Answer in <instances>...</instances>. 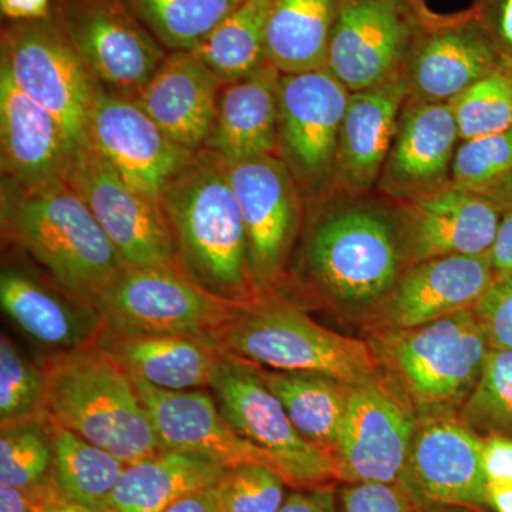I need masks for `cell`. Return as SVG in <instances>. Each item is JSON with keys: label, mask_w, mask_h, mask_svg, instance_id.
Returning a JSON list of instances; mask_svg holds the SVG:
<instances>
[{"label": "cell", "mask_w": 512, "mask_h": 512, "mask_svg": "<svg viewBox=\"0 0 512 512\" xmlns=\"http://www.w3.org/2000/svg\"><path fill=\"white\" fill-rule=\"evenodd\" d=\"M57 23L104 89L134 96L164 62V46L124 0H63Z\"/></svg>", "instance_id": "cell-12"}, {"label": "cell", "mask_w": 512, "mask_h": 512, "mask_svg": "<svg viewBox=\"0 0 512 512\" xmlns=\"http://www.w3.org/2000/svg\"><path fill=\"white\" fill-rule=\"evenodd\" d=\"M488 505L494 512H512V483L488 484Z\"/></svg>", "instance_id": "cell-51"}, {"label": "cell", "mask_w": 512, "mask_h": 512, "mask_svg": "<svg viewBox=\"0 0 512 512\" xmlns=\"http://www.w3.org/2000/svg\"><path fill=\"white\" fill-rule=\"evenodd\" d=\"M222 84L194 52H173L133 100L175 144L195 154L210 134Z\"/></svg>", "instance_id": "cell-24"}, {"label": "cell", "mask_w": 512, "mask_h": 512, "mask_svg": "<svg viewBox=\"0 0 512 512\" xmlns=\"http://www.w3.org/2000/svg\"><path fill=\"white\" fill-rule=\"evenodd\" d=\"M47 419L133 464L163 450L131 376L97 343L42 362Z\"/></svg>", "instance_id": "cell-2"}, {"label": "cell", "mask_w": 512, "mask_h": 512, "mask_svg": "<svg viewBox=\"0 0 512 512\" xmlns=\"http://www.w3.org/2000/svg\"><path fill=\"white\" fill-rule=\"evenodd\" d=\"M225 352L281 372L319 373L360 386L377 377V357L363 340L323 328L301 309L258 296L215 333Z\"/></svg>", "instance_id": "cell-4"}, {"label": "cell", "mask_w": 512, "mask_h": 512, "mask_svg": "<svg viewBox=\"0 0 512 512\" xmlns=\"http://www.w3.org/2000/svg\"><path fill=\"white\" fill-rule=\"evenodd\" d=\"M278 512H336L335 493L326 485L305 488L285 498Z\"/></svg>", "instance_id": "cell-46"}, {"label": "cell", "mask_w": 512, "mask_h": 512, "mask_svg": "<svg viewBox=\"0 0 512 512\" xmlns=\"http://www.w3.org/2000/svg\"><path fill=\"white\" fill-rule=\"evenodd\" d=\"M2 228L64 291L87 305L93 306L124 268L92 211L67 181L39 190L3 181Z\"/></svg>", "instance_id": "cell-3"}, {"label": "cell", "mask_w": 512, "mask_h": 512, "mask_svg": "<svg viewBox=\"0 0 512 512\" xmlns=\"http://www.w3.org/2000/svg\"><path fill=\"white\" fill-rule=\"evenodd\" d=\"M413 29L396 0H339L326 69L350 93L402 74Z\"/></svg>", "instance_id": "cell-16"}, {"label": "cell", "mask_w": 512, "mask_h": 512, "mask_svg": "<svg viewBox=\"0 0 512 512\" xmlns=\"http://www.w3.org/2000/svg\"><path fill=\"white\" fill-rule=\"evenodd\" d=\"M349 96V90L326 67L281 76L279 157L301 195L316 197L333 188Z\"/></svg>", "instance_id": "cell-11"}, {"label": "cell", "mask_w": 512, "mask_h": 512, "mask_svg": "<svg viewBox=\"0 0 512 512\" xmlns=\"http://www.w3.org/2000/svg\"><path fill=\"white\" fill-rule=\"evenodd\" d=\"M281 76L268 62L248 76L222 84L205 150L227 165L279 156Z\"/></svg>", "instance_id": "cell-26"}, {"label": "cell", "mask_w": 512, "mask_h": 512, "mask_svg": "<svg viewBox=\"0 0 512 512\" xmlns=\"http://www.w3.org/2000/svg\"><path fill=\"white\" fill-rule=\"evenodd\" d=\"M52 512H101L99 510H93V508L83 507V505L62 503L53 508Z\"/></svg>", "instance_id": "cell-52"}, {"label": "cell", "mask_w": 512, "mask_h": 512, "mask_svg": "<svg viewBox=\"0 0 512 512\" xmlns=\"http://www.w3.org/2000/svg\"><path fill=\"white\" fill-rule=\"evenodd\" d=\"M86 140L128 184L156 201L194 156L175 144L136 101L103 86L90 107Z\"/></svg>", "instance_id": "cell-15"}, {"label": "cell", "mask_w": 512, "mask_h": 512, "mask_svg": "<svg viewBox=\"0 0 512 512\" xmlns=\"http://www.w3.org/2000/svg\"><path fill=\"white\" fill-rule=\"evenodd\" d=\"M227 471L200 454L161 450L124 468L101 512H164L181 498L220 484Z\"/></svg>", "instance_id": "cell-29"}, {"label": "cell", "mask_w": 512, "mask_h": 512, "mask_svg": "<svg viewBox=\"0 0 512 512\" xmlns=\"http://www.w3.org/2000/svg\"><path fill=\"white\" fill-rule=\"evenodd\" d=\"M53 447L50 421H30L2 427L0 484L33 487L52 474Z\"/></svg>", "instance_id": "cell-38"}, {"label": "cell", "mask_w": 512, "mask_h": 512, "mask_svg": "<svg viewBox=\"0 0 512 512\" xmlns=\"http://www.w3.org/2000/svg\"><path fill=\"white\" fill-rule=\"evenodd\" d=\"M407 99L402 74L373 89L350 93L340 128L333 190L359 195L379 183Z\"/></svg>", "instance_id": "cell-25"}, {"label": "cell", "mask_w": 512, "mask_h": 512, "mask_svg": "<svg viewBox=\"0 0 512 512\" xmlns=\"http://www.w3.org/2000/svg\"><path fill=\"white\" fill-rule=\"evenodd\" d=\"M458 144L450 104L407 100L377 188L402 204L447 187Z\"/></svg>", "instance_id": "cell-20"}, {"label": "cell", "mask_w": 512, "mask_h": 512, "mask_svg": "<svg viewBox=\"0 0 512 512\" xmlns=\"http://www.w3.org/2000/svg\"><path fill=\"white\" fill-rule=\"evenodd\" d=\"M244 305L202 288L180 266H124L93 301L103 328L126 335H215Z\"/></svg>", "instance_id": "cell-5"}, {"label": "cell", "mask_w": 512, "mask_h": 512, "mask_svg": "<svg viewBox=\"0 0 512 512\" xmlns=\"http://www.w3.org/2000/svg\"><path fill=\"white\" fill-rule=\"evenodd\" d=\"M0 69L59 121L70 150L86 141L100 84L56 19L13 22L3 30Z\"/></svg>", "instance_id": "cell-7"}, {"label": "cell", "mask_w": 512, "mask_h": 512, "mask_svg": "<svg viewBox=\"0 0 512 512\" xmlns=\"http://www.w3.org/2000/svg\"><path fill=\"white\" fill-rule=\"evenodd\" d=\"M480 194L493 201L501 211H512V174L480 191Z\"/></svg>", "instance_id": "cell-50"}, {"label": "cell", "mask_w": 512, "mask_h": 512, "mask_svg": "<svg viewBox=\"0 0 512 512\" xmlns=\"http://www.w3.org/2000/svg\"><path fill=\"white\" fill-rule=\"evenodd\" d=\"M423 512H473L470 508L463 507H448V505H443V507H431L426 508Z\"/></svg>", "instance_id": "cell-53"}, {"label": "cell", "mask_w": 512, "mask_h": 512, "mask_svg": "<svg viewBox=\"0 0 512 512\" xmlns=\"http://www.w3.org/2000/svg\"><path fill=\"white\" fill-rule=\"evenodd\" d=\"M258 367L266 386L284 404L296 430L313 446L333 456L356 386L319 373Z\"/></svg>", "instance_id": "cell-31"}, {"label": "cell", "mask_w": 512, "mask_h": 512, "mask_svg": "<svg viewBox=\"0 0 512 512\" xmlns=\"http://www.w3.org/2000/svg\"><path fill=\"white\" fill-rule=\"evenodd\" d=\"M247 229L249 264L259 292L284 268L299 220V190L279 156L228 165Z\"/></svg>", "instance_id": "cell-17"}, {"label": "cell", "mask_w": 512, "mask_h": 512, "mask_svg": "<svg viewBox=\"0 0 512 512\" xmlns=\"http://www.w3.org/2000/svg\"><path fill=\"white\" fill-rule=\"evenodd\" d=\"M416 426L413 413L386 383L376 377L356 386L333 453L340 480L399 484Z\"/></svg>", "instance_id": "cell-14"}, {"label": "cell", "mask_w": 512, "mask_h": 512, "mask_svg": "<svg viewBox=\"0 0 512 512\" xmlns=\"http://www.w3.org/2000/svg\"><path fill=\"white\" fill-rule=\"evenodd\" d=\"M0 10L13 22H33L50 18L49 0H0Z\"/></svg>", "instance_id": "cell-48"}, {"label": "cell", "mask_w": 512, "mask_h": 512, "mask_svg": "<svg viewBox=\"0 0 512 512\" xmlns=\"http://www.w3.org/2000/svg\"><path fill=\"white\" fill-rule=\"evenodd\" d=\"M399 229L382 211L346 207L313 229L306 262L315 281L336 301L369 305L399 281L403 264Z\"/></svg>", "instance_id": "cell-6"}, {"label": "cell", "mask_w": 512, "mask_h": 512, "mask_svg": "<svg viewBox=\"0 0 512 512\" xmlns=\"http://www.w3.org/2000/svg\"><path fill=\"white\" fill-rule=\"evenodd\" d=\"M158 42L192 52L242 0H124Z\"/></svg>", "instance_id": "cell-34"}, {"label": "cell", "mask_w": 512, "mask_h": 512, "mask_svg": "<svg viewBox=\"0 0 512 512\" xmlns=\"http://www.w3.org/2000/svg\"><path fill=\"white\" fill-rule=\"evenodd\" d=\"M164 512H224L218 485L187 495Z\"/></svg>", "instance_id": "cell-49"}, {"label": "cell", "mask_w": 512, "mask_h": 512, "mask_svg": "<svg viewBox=\"0 0 512 512\" xmlns=\"http://www.w3.org/2000/svg\"><path fill=\"white\" fill-rule=\"evenodd\" d=\"M497 278L490 254L453 255L410 266L387 293L384 322L412 329L471 311Z\"/></svg>", "instance_id": "cell-22"}, {"label": "cell", "mask_w": 512, "mask_h": 512, "mask_svg": "<svg viewBox=\"0 0 512 512\" xmlns=\"http://www.w3.org/2000/svg\"><path fill=\"white\" fill-rule=\"evenodd\" d=\"M0 303L19 329L53 353L90 345L103 329L92 305H73L30 276L9 269L0 275Z\"/></svg>", "instance_id": "cell-28"}, {"label": "cell", "mask_w": 512, "mask_h": 512, "mask_svg": "<svg viewBox=\"0 0 512 512\" xmlns=\"http://www.w3.org/2000/svg\"><path fill=\"white\" fill-rule=\"evenodd\" d=\"M448 104L460 141L508 130L512 127V66L500 64Z\"/></svg>", "instance_id": "cell-36"}, {"label": "cell", "mask_w": 512, "mask_h": 512, "mask_svg": "<svg viewBox=\"0 0 512 512\" xmlns=\"http://www.w3.org/2000/svg\"><path fill=\"white\" fill-rule=\"evenodd\" d=\"M339 0H274L266 25V57L281 74L326 67Z\"/></svg>", "instance_id": "cell-30"}, {"label": "cell", "mask_w": 512, "mask_h": 512, "mask_svg": "<svg viewBox=\"0 0 512 512\" xmlns=\"http://www.w3.org/2000/svg\"><path fill=\"white\" fill-rule=\"evenodd\" d=\"M512 174V127L501 133L460 141L451 181L464 190L480 192Z\"/></svg>", "instance_id": "cell-39"}, {"label": "cell", "mask_w": 512, "mask_h": 512, "mask_svg": "<svg viewBox=\"0 0 512 512\" xmlns=\"http://www.w3.org/2000/svg\"><path fill=\"white\" fill-rule=\"evenodd\" d=\"M64 503L52 476L33 487L18 488L0 484V512H52Z\"/></svg>", "instance_id": "cell-44"}, {"label": "cell", "mask_w": 512, "mask_h": 512, "mask_svg": "<svg viewBox=\"0 0 512 512\" xmlns=\"http://www.w3.org/2000/svg\"><path fill=\"white\" fill-rule=\"evenodd\" d=\"M0 144L3 181L39 190L67 181L70 150L59 121L0 69Z\"/></svg>", "instance_id": "cell-23"}, {"label": "cell", "mask_w": 512, "mask_h": 512, "mask_svg": "<svg viewBox=\"0 0 512 512\" xmlns=\"http://www.w3.org/2000/svg\"><path fill=\"white\" fill-rule=\"evenodd\" d=\"M46 383L42 365L30 362L9 336L0 339V424L46 421Z\"/></svg>", "instance_id": "cell-37"}, {"label": "cell", "mask_w": 512, "mask_h": 512, "mask_svg": "<svg viewBox=\"0 0 512 512\" xmlns=\"http://www.w3.org/2000/svg\"><path fill=\"white\" fill-rule=\"evenodd\" d=\"M272 2L242 0L192 52L224 83L256 72L269 62L265 42Z\"/></svg>", "instance_id": "cell-33"}, {"label": "cell", "mask_w": 512, "mask_h": 512, "mask_svg": "<svg viewBox=\"0 0 512 512\" xmlns=\"http://www.w3.org/2000/svg\"><path fill=\"white\" fill-rule=\"evenodd\" d=\"M160 202L185 274L232 301L262 295L249 264L244 217L221 158L205 148L195 153L165 187Z\"/></svg>", "instance_id": "cell-1"}, {"label": "cell", "mask_w": 512, "mask_h": 512, "mask_svg": "<svg viewBox=\"0 0 512 512\" xmlns=\"http://www.w3.org/2000/svg\"><path fill=\"white\" fill-rule=\"evenodd\" d=\"M474 15L503 63L512 66V0H481Z\"/></svg>", "instance_id": "cell-43"}, {"label": "cell", "mask_w": 512, "mask_h": 512, "mask_svg": "<svg viewBox=\"0 0 512 512\" xmlns=\"http://www.w3.org/2000/svg\"><path fill=\"white\" fill-rule=\"evenodd\" d=\"M481 447L483 436L463 420L446 413L429 414L417 421L399 485L423 510L443 505L490 508Z\"/></svg>", "instance_id": "cell-13"}, {"label": "cell", "mask_w": 512, "mask_h": 512, "mask_svg": "<svg viewBox=\"0 0 512 512\" xmlns=\"http://www.w3.org/2000/svg\"><path fill=\"white\" fill-rule=\"evenodd\" d=\"M340 501L342 512H416V504L399 484H350Z\"/></svg>", "instance_id": "cell-42"}, {"label": "cell", "mask_w": 512, "mask_h": 512, "mask_svg": "<svg viewBox=\"0 0 512 512\" xmlns=\"http://www.w3.org/2000/svg\"><path fill=\"white\" fill-rule=\"evenodd\" d=\"M500 64L476 15L414 32L402 69L407 100L450 103Z\"/></svg>", "instance_id": "cell-21"}, {"label": "cell", "mask_w": 512, "mask_h": 512, "mask_svg": "<svg viewBox=\"0 0 512 512\" xmlns=\"http://www.w3.org/2000/svg\"><path fill=\"white\" fill-rule=\"evenodd\" d=\"M153 420L163 450L200 454L227 468L259 464L282 477L281 468L268 451L255 446L232 429L222 416L217 399L204 390L170 392L131 377Z\"/></svg>", "instance_id": "cell-19"}, {"label": "cell", "mask_w": 512, "mask_h": 512, "mask_svg": "<svg viewBox=\"0 0 512 512\" xmlns=\"http://www.w3.org/2000/svg\"><path fill=\"white\" fill-rule=\"evenodd\" d=\"M211 390L232 429L268 451L286 483L305 490L339 478L335 458L296 430L258 365L225 352Z\"/></svg>", "instance_id": "cell-9"}, {"label": "cell", "mask_w": 512, "mask_h": 512, "mask_svg": "<svg viewBox=\"0 0 512 512\" xmlns=\"http://www.w3.org/2000/svg\"><path fill=\"white\" fill-rule=\"evenodd\" d=\"M488 254L495 274H512V211L503 212L497 237Z\"/></svg>", "instance_id": "cell-47"}, {"label": "cell", "mask_w": 512, "mask_h": 512, "mask_svg": "<svg viewBox=\"0 0 512 512\" xmlns=\"http://www.w3.org/2000/svg\"><path fill=\"white\" fill-rule=\"evenodd\" d=\"M481 466L488 484L512 483V437L483 436Z\"/></svg>", "instance_id": "cell-45"}, {"label": "cell", "mask_w": 512, "mask_h": 512, "mask_svg": "<svg viewBox=\"0 0 512 512\" xmlns=\"http://www.w3.org/2000/svg\"><path fill=\"white\" fill-rule=\"evenodd\" d=\"M284 478L272 468L244 464L228 468L218 484L224 512H278L285 501Z\"/></svg>", "instance_id": "cell-40"}, {"label": "cell", "mask_w": 512, "mask_h": 512, "mask_svg": "<svg viewBox=\"0 0 512 512\" xmlns=\"http://www.w3.org/2000/svg\"><path fill=\"white\" fill-rule=\"evenodd\" d=\"M50 436L53 447L50 476L64 503L101 511L127 464L52 421Z\"/></svg>", "instance_id": "cell-32"}, {"label": "cell", "mask_w": 512, "mask_h": 512, "mask_svg": "<svg viewBox=\"0 0 512 512\" xmlns=\"http://www.w3.org/2000/svg\"><path fill=\"white\" fill-rule=\"evenodd\" d=\"M473 311L490 348L512 349V274L497 275Z\"/></svg>", "instance_id": "cell-41"}, {"label": "cell", "mask_w": 512, "mask_h": 512, "mask_svg": "<svg viewBox=\"0 0 512 512\" xmlns=\"http://www.w3.org/2000/svg\"><path fill=\"white\" fill-rule=\"evenodd\" d=\"M460 419L476 433L512 437V349H488Z\"/></svg>", "instance_id": "cell-35"}, {"label": "cell", "mask_w": 512, "mask_h": 512, "mask_svg": "<svg viewBox=\"0 0 512 512\" xmlns=\"http://www.w3.org/2000/svg\"><path fill=\"white\" fill-rule=\"evenodd\" d=\"M96 343L131 377L170 392L211 387L225 355L214 335H126L103 328Z\"/></svg>", "instance_id": "cell-27"}, {"label": "cell", "mask_w": 512, "mask_h": 512, "mask_svg": "<svg viewBox=\"0 0 512 512\" xmlns=\"http://www.w3.org/2000/svg\"><path fill=\"white\" fill-rule=\"evenodd\" d=\"M490 343L473 309L412 329L392 330L382 352L420 406L444 409L466 399Z\"/></svg>", "instance_id": "cell-8"}, {"label": "cell", "mask_w": 512, "mask_h": 512, "mask_svg": "<svg viewBox=\"0 0 512 512\" xmlns=\"http://www.w3.org/2000/svg\"><path fill=\"white\" fill-rule=\"evenodd\" d=\"M67 183L92 211L124 266H180L161 202L128 184L87 140L72 151Z\"/></svg>", "instance_id": "cell-10"}, {"label": "cell", "mask_w": 512, "mask_h": 512, "mask_svg": "<svg viewBox=\"0 0 512 512\" xmlns=\"http://www.w3.org/2000/svg\"><path fill=\"white\" fill-rule=\"evenodd\" d=\"M503 211L480 192L451 183L402 202L399 235L410 266L453 255H483L493 247Z\"/></svg>", "instance_id": "cell-18"}]
</instances>
